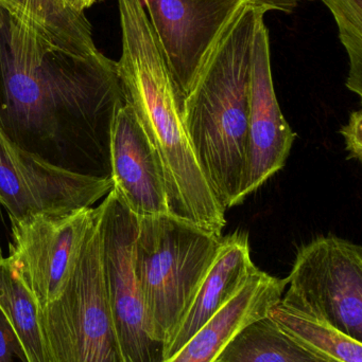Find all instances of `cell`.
Returning <instances> with one entry per match:
<instances>
[{
	"instance_id": "obj_1",
	"label": "cell",
	"mask_w": 362,
	"mask_h": 362,
	"mask_svg": "<svg viewBox=\"0 0 362 362\" xmlns=\"http://www.w3.org/2000/svg\"><path fill=\"white\" fill-rule=\"evenodd\" d=\"M125 104L117 62L53 46L6 11L0 30V132L55 167L111 178V129Z\"/></svg>"
},
{
	"instance_id": "obj_2",
	"label": "cell",
	"mask_w": 362,
	"mask_h": 362,
	"mask_svg": "<svg viewBox=\"0 0 362 362\" xmlns=\"http://www.w3.org/2000/svg\"><path fill=\"white\" fill-rule=\"evenodd\" d=\"M118 10L123 50L117 71L125 103L161 159L169 214L221 235L227 210L193 154L174 80L142 0H118Z\"/></svg>"
},
{
	"instance_id": "obj_3",
	"label": "cell",
	"mask_w": 362,
	"mask_h": 362,
	"mask_svg": "<svg viewBox=\"0 0 362 362\" xmlns=\"http://www.w3.org/2000/svg\"><path fill=\"white\" fill-rule=\"evenodd\" d=\"M261 14L266 12L242 4L202 68L181 114L196 159L225 210L242 202L251 55Z\"/></svg>"
},
{
	"instance_id": "obj_4",
	"label": "cell",
	"mask_w": 362,
	"mask_h": 362,
	"mask_svg": "<svg viewBox=\"0 0 362 362\" xmlns=\"http://www.w3.org/2000/svg\"><path fill=\"white\" fill-rule=\"evenodd\" d=\"M221 243L222 236L169 213L138 217L136 276L149 334L163 352L191 308Z\"/></svg>"
},
{
	"instance_id": "obj_5",
	"label": "cell",
	"mask_w": 362,
	"mask_h": 362,
	"mask_svg": "<svg viewBox=\"0 0 362 362\" xmlns=\"http://www.w3.org/2000/svg\"><path fill=\"white\" fill-rule=\"evenodd\" d=\"M38 321L50 362H123L108 304L99 210L65 289L38 308Z\"/></svg>"
},
{
	"instance_id": "obj_6",
	"label": "cell",
	"mask_w": 362,
	"mask_h": 362,
	"mask_svg": "<svg viewBox=\"0 0 362 362\" xmlns=\"http://www.w3.org/2000/svg\"><path fill=\"white\" fill-rule=\"evenodd\" d=\"M281 301L362 342V248L321 236L300 249Z\"/></svg>"
},
{
	"instance_id": "obj_7",
	"label": "cell",
	"mask_w": 362,
	"mask_h": 362,
	"mask_svg": "<svg viewBox=\"0 0 362 362\" xmlns=\"http://www.w3.org/2000/svg\"><path fill=\"white\" fill-rule=\"evenodd\" d=\"M108 304L123 362H164L148 331L135 270L138 217L114 189L98 206Z\"/></svg>"
},
{
	"instance_id": "obj_8",
	"label": "cell",
	"mask_w": 362,
	"mask_h": 362,
	"mask_svg": "<svg viewBox=\"0 0 362 362\" xmlns=\"http://www.w3.org/2000/svg\"><path fill=\"white\" fill-rule=\"evenodd\" d=\"M97 208L40 214L12 223L10 257L21 280L44 308L63 293L76 268Z\"/></svg>"
},
{
	"instance_id": "obj_9",
	"label": "cell",
	"mask_w": 362,
	"mask_h": 362,
	"mask_svg": "<svg viewBox=\"0 0 362 362\" xmlns=\"http://www.w3.org/2000/svg\"><path fill=\"white\" fill-rule=\"evenodd\" d=\"M112 189L111 178L55 167L15 146L0 132V204L11 221L89 208Z\"/></svg>"
},
{
	"instance_id": "obj_10",
	"label": "cell",
	"mask_w": 362,
	"mask_h": 362,
	"mask_svg": "<svg viewBox=\"0 0 362 362\" xmlns=\"http://www.w3.org/2000/svg\"><path fill=\"white\" fill-rule=\"evenodd\" d=\"M183 104L244 0H142Z\"/></svg>"
},
{
	"instance_id": "obj_11",
	"label": "cell",
	"mask_w": 362,
	"mask_h": 362,
	"mask_svg": "<svg viewBox=\"0 0 362 362\" xmlns=\"http://www.w3.org/2000/svg\"><path fill=\"white\" fill-rule=\"evenodd\" d=\"M264 16L257 19L251 55L248 156L242 202L284 168L295 139L274 90L269 33Z\"/></svg>"
},
{
	"instance_id": "obj_12",
	"label": "cell",
	"mask_w": 362,
	"mask_h": 362,
	"mask_svg": "<svg viewBox=\"0 0 362 362\" xmlns=\"http://www.w3.org/2000/svg\"><path fill=\"white\" fill-rule=\"evenodd\" d=\"M110 165L113 189L133 214L169 213L161 159L128 103L117 112L111 129Z\"/></svg>"
},
{
	"instance_id": "obj_13",
	"label": "cell",
	"mask_w": 362,
	"mask_h": 362,
	"mask_svg": "<svg viewBox=\"0 0 362 362\" xmlns=\"http://www.w3.org/2000/svg\"><path fill=\"white\" fill-rule=\"evenodd\" d=\"M286 279L257 269L244 286L195 335L164 362H215L242 329L268 317L282 299Z\"/></svg>"
},
{
	"instance_id": "obj_14",
	"label": "cell",
	"mask_w": 362,
	"mask_h": 362,
	"mask_svg": "<svg viewBox=\"0 0 362 362\" xmlns=\"http://www.w3.org/2000/svg\"><path fill=\"white\" fill-rule=\"evenodd\" d=\"M257 269L251 257L248 233L235 232L222 238L214 263L164 350V361L174 356L196 332L236 295Z\"/></svg>"
},
{
	"instance_id": "obj_15",
	"label": "cell",
	"mask_w": 362,
	"mask_h": 362,
	"mask_svg": "<svg viewBox=\"0 0 362 362\" xmlns=\"http://www.w3.org/2000/svg\"><path fill=\"white\" fill-rule=\"evenodd\" d=\"M0 8L62 50L80 57L99 51L85 13L65 0H0Z\"/></svg>"
},
{
	"instance_id": "obj_16",
	"label": "cell",
	"mask_w": 362,
	"mask_h": 362,
	"mask_svg": "<svg viewBox=\"0 0 362 362\" xmlns=\"http://www.w3.org/2000/svg\"><path fill=\"white\" fill-rule=\"evenodd\" d=\"M268 318L291 339L324 358L335 362H362V342L331 323L286 305L270 308Z\"/></svg>"
},
{
	"instance_id": "obj_17",
	"label": "cell",
	"mask_w": 362,
	"mask_h": 362,
	"mask_svg": "<svg viewBox=\"0 0 362 362\" xmlns=\"http://www.w3.org/2000/svg\"><path fill=\"white\" fill-rule=\"evenodd\" d=\"M0 312L10 323L26 362H50L38 321V305L10 257L0 259Z\"/></svg>"
},
{
	"instance_id": "obj_18",
	"label": "cell",
	"mask_w": 362,
	"mask_h": 362,
	"mask_svg": "<svg viewBox=\"0 0 362 362\" xmlns=\"http://www.w3.org/2000/svg\"><path fill=\"white\" fill-rule=\"evenodd\" d=\"M215 362H335L302 346L268 317L242 329Z\"/></svg>"
},
{
	"instance_id": "obj_19",
	"label": "cell",
	"mask_w": 362,
	"mask_h": 362,
	"mask_svg": "<svg viewBox=\"0 0 362 362\" xmlns=\"http://www.w3.org/2000/svg\"><path fill=\"white\" fill-rule=\"evenodd\" d=\"M331 10L350 59L346 87L362 95V0H323Z\"/></svg>"
},
{
	"instance_id": "obj_20",
	"label": "cell",
	"mask_w": 362,
	"mask_h": 362,
	"mask_svg": "<svg viewBox=\"0 0 362 362\" xmlns=\"http://www.w3.org/2000/svg\"><path fill=\"white\" fill-rule=\"evenodd\" d=\"M340 134L344 136L346 141V151L349 152V159L362 160V112L361 110L352 112L349 119L348 124L340 129Z\"/></svg>"
},
{
	"instance_id": "obj_21",
	"label": "cell",
	"mask_w": 362,
	"mask_h": 362,
	"mask_svg": "<svg viewBox=\"0 0 362 362\" xmlns=\"http://www.w3.org/2000/svg\"><path fill=\"white\" fill-rule=\"evenodd\" d=\"M14 357H18L21 361L26 362L21 344L12 327L0 312V362H12Z\"/></svg>"
},
{
	"instance_id": "obj_22",
	"label": "cell",
	"mask_w": 362,
	"mask_h": 362,
	"mask_svg": "<svg viewBox=\"0 0 362 362\" xmlns=\"http://www.w3.org/2000/svg\"><path fill=\"white\" fill-rule=\"evenodd\" d=\"M244 1L266 13L268 11L293 13L299 4L300 0H244Z\"/></svg>"
},
{
	"instance_id": "obj_23",
	"label": "cell",
	"mask_w": 362,
	"mask_h": 362,
	"mask_svg": "<svg viewBox=\"0 0 362 362\" xmlns=\"http://www.w3.org/2000/svg\"><path fill=\"white\" fill-rule=\"evenodd\" d=\"M65 1L67 2V4H69L70 6H72V8H76V10L82 11V12H84L85 10L84 8H83L80 0H65Z\"/></svg>"
},
{
	"instance_id": "obj_24",
	"label": "cell",
	"mask_w": 362,
	"mask_h": 362,
	"mask_svg": "<svg viewBox=\"0 0 362 362\" xmlns=\"http://www.w3.org/2000/svg\"><path fill=\"white\" fill-rule=\"evenodd\" d=\"M97 1V0H80L81 4H82L83 8H89V6H91V4H95V2Z\"/></svg>"
},
{
	"instance_id": "obj_25",
	"label": "cell",
	"mask_w": 362,
	"mask_h": 362,
	"mask_svg": "<svg viewBox=\"0 0 362 362\" xmlns=\"http://www.w3.org/2000/svg\"><path fill=\"white\" fill-rule=\"evenodd\" d=\"M4 17H6V11L0 8V30H1L2 25H4Z\"/></svg>"
},
{
	"instance_id": "obj_26",
	"label": "cell",
	"mask_w": 362,
	"mask_h": 362,
	"mask_svg": "<svg viewBox=\"0 0 362 362\" xmlns=\"http://www.w3.org/2000/svg\"><path fill=\"white\" fill-rule=\"evenodd\" d=\"M1 257H4V255H2L1 246H0V259H1Z\"/></svg>"
}]
</instances>
